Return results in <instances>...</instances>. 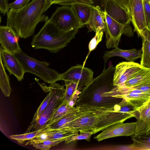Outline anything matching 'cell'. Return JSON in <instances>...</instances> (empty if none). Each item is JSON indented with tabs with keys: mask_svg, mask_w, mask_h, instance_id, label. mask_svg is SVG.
<instances>
[{
	"mask_svg": "<svg viewBox=\"0 0 150 150\" xmlns=\"http://www.w3.org/2000/svg\"><path fill=\"white\" fill-rule=\"evenodd\" d=\"M80 109L77 116L61 128L78 132H91L95 134L111 125L137 117V111L131 105L123 102L116 105L113 109L80 107Z\"/></svg>",
	"mask_w": 150,
	"mask_h": 150,
	"instance_id": "1",
	"label": "cell"
},
{
	"mask_svg": "<svg viewBox=\"0 0 150 150\" xmlns=\"http://www.w3.org/2000/svg\"><path fill=\"white\" fill-rule=\"evenodd\" d=\"M115 67L111 65L103 69L98 76L81 91L75 105L86 108L114 109L122 98L107 96L106 93L112 91L113 85Z\"/></svg>",
	"mask_w": 150,
	"mask_h": 150,
	"instance_id": "2",
	"label": "cell"
},
{
	"mask_svg": "<svg viewBox=\"0 0 150 150\" xmlns=\"http://www.w3.org/2000/svg\"><path fill=\"white\" fill-rule=\"evenodd\" d=\"M48 8L47 0H33L19 10L10 9L7 13V26L18 37L27 38L34 34L38 23L47 20L43 14Z\"/></svg>",
	"mask_w": 150,
	"mask_h": 150,
	"instance_id": "3",
	"label": "cell"
},
{
	"mask_svg": "<svg viewBox=\"0 0 150 150\" xmlns=\"http://www.w3.org/2000/svg\"><path fill=\"white\" fill-rule=\"evenodd\" d=\"M79 29L67 32L61 31L47 20L39 32L33 38L31 45L35 49H43L56 53L75 38Z\"/></svg>",
	"mask_w": 150,
	"mask_h": 150,
	"instance_id": "4",
	"label": "cell"
},
{
	"mask_svg": "<svg viewBox=\"0 0 150 150\" xmlns=\"http://www.w3.org/2000/svg\"><path fill=\"white\" fill-rule=\"evenodd\" d=\"M14 55L21 64L25 73L35 75L47 83H51L59 80L61 74L49 68L48 62L38 61L22 51Z\"/></svg>",
	"mask_w": 150,
	"mask_h": 150,
	"instance_id": "5",
	"label": "cell"
},
{
	"mask_svg": "<svg viewBox=\"0 0 150 150\" xmlns=\"http://www.w3.org/2000/svg\"><path fill=\"white\" fill-rule=\"evenodd\" d=\"M39 85L45 92L50 91V96L46 108L36 119L31 132L36 131L46 126L49 120L64 100L65 89L63 86L54 82L48 86Z\"/></svg>",
	"mask_w": 150,
	"mask_h": 150,
	"instance_id": "6",
	"label": "cell"
},
{
	"mask_svg": "<svg viewBox=\"0 0 150 150\" xmlns=\"http://www.w3.org/2000/svg\"><path fill=\"white\" fill-rule=\"evenodd\" d=\"M48 20L58 30L63 31L82 28L73 8L69 6L57 8Z\"/></svg>",
	"mask_w": 150,
	"mask_h": 150,
	"instance_id": "7",
	"label": "cell"
},
{
	"mask_svg": "<svg viewBox=\"0 0 150 150\" xmlns=\"http://www.w3.org/2000/svg\"><path fill=\"white\" fill-rule=\"evenodd\" d=\"M106 94L107 96L124 99L137 111L150 99V93L122 85L115 86Z\"/></svg>",
	"mask_w": 150,
	"mask_h": 150,
	"instance_id": "8",
	"label": "cell"
},
{
	"mask_svg": "<svg viewBox=\"0 0 150 150\" xmlns=\"http://www.w3.org/2000/svg\"><path fill=\"white\" fill-rule=\"evenodd\" d=\"M104 12L105 16L106 46L107 48L117 46L122 34L129 37L133 35L134 32L130 25L120 24Z\"/></svg>",
	"mask_w": 150,
	"mask_h": 150,
	"instance_id": "9",
	"label": "cell"
},
{
	"mask_svg": "<svg viewBox=\"0 0 150 150\" xmlns=\"http://www.w3.org/2000/svg\"><path fill=\"white\" fill-rule=\"evenodd\" d=\"M93 74L91 69L78 64L72 67L65 72L61 74L59 80L77 83L83 89L93 80Z\"/></svg>",
	"mask_w": 150,
	"mask_h": 150,
	"instance_id": "10",
	"label": "cell"
},
{
	"mask_svg": "<svg viewBox=\"0 0 150 150\" xmlns=\"http://www.w3.org/2000/svg\"><path fill=\"white\" fill-rule=\"evenodd\" d=\"M143 67L140 64L134 62H122L115 67L113 85L120 86L135 76Z\"/></svg>",
	"mask_w": 150,
	"mask_h": 150,
	"instance_id": "11",
	"label": "cell"
},
{
	"mask_svg": "<svg viewBox=\"0 0 150 150\" xmlns=\"http://www.w3.org/2000/svg\"><path fill=\"white\" fill-rule=\"evenodd\" d=\"M137 122H120L108 127L94 137L99 142L109 138L122 136H132L135 134Z\"/></svg>",
	"mask_w": 150,
	"mask_h": 150,
	"instance_id": "12",
	"label": "cell"
},
{
	"mask_svg": "<svg viewBox=\"0 0 150 150\" xmlns=\"http://www.w3.org/2000/svg\"><path fill=\"white\" fill-rule=\"evenodd\" d=\"M16 33L10 27L7 26L0 27V48L13 54L21 52Z\"/></svg>",
	"mask_w": 150,
	"mask_h": 150,
	"instance_id": "13",
	"label": "cell"
},
{
	"mask_svg": "<svg viewBox=\"0 0 150 150\" xmlns=\"http://www.w3.org/2000/svg\"><path fill=\"white\" fill-rule=\"evenodd\" d=\"M129 8L132 18V23L134 26V32L138 37H141V32L146 27L145 20L143 0H130Z\"/></svg>",
	"mask_w": 150,
	"mask_h": 150,
	"instance_id": "14",
	"label": "cell"
},
{
	"mask_svg": "<svg viewBox=\"0 0 150 150\" xmlns=\"http://www.w3.org/2000/svg\"><path fill=\"white\" fill-rule=\"evenodd\" d=\"M0 57L4 67L10 74L14 75L18 81L23 79L25 73L23 68L15 56L0 48Z\"/></svg>",
	"mask_w": 150,
	"mask_h": 150,
	"instance_id": "15",
	"label": "cell"
},
{
	"mask_svg": "<svg viewBox=\"0 0 150 150\" xmlns=\"http://www.w3.org/2000/svg\"><path fill=\"white\" fill-rule=\"evenodd\" d=\"M104 12L119 23L130 25L132 21L131 15L119 5L112 0H108Z\"/></svg>",
	"mask_w": 150,
	"mask_h": 150,
	"instance_id": "16",
	"label": "cell"
},
{
	"mask_svg": "<svg viewBox=\"0 0 150 150\" xmlns=\"http://www.w3.org/2000/svg\"><path fill=\"white\" fill-rule=\"evenodd\" d=\"M137 111V125L134 135L146 133L150 129V99Z\"/></svg>",
	"mask_w": 150,
	"mask_h": 150,
	"instance_id": "17",
	"label": "cell"
},
{
	"mask_svg": "<svg viewBox=\"0 0 150 150\" xmlns=\"http://www.w3.org/2000/svg\"><path fill=\"white\" fill-rule=\"evenodd\" d=\"M88 32L93 31L95 33L103 30L105 31V16L104 11L98 6H92L89 20L86 25Z\"/></svg>",
	"mask_w": 150,
	"mask_h": 150,
	"instance_id": "18",
	"label": "cell"
},
{
	"mask_svg": "<svg viewBox=\"0 0 150 150\" xmlns=\"http://www.w3.org/2000/svg\"><path fill=\"white\" fill-rule=\"evenodd\" d=\"M142 50H138L135 48L123 50L119 48L117 46L109 51L105 52L103 56L105 65L108 59L111 57L119 56L125 59L127 62H134L135 60L141 58Z\"/></svg>",
	"mask_w": 150,
	"mask_h": 150,
	"instance_id": "19",
	"label": "cell"
},
{
	"mask_svg": "<svg viewBox=\"0 0 150 150\" xmlns=\"http://www.w3.org/2000/svg\"><path fill=\"white\" fill-rule=\"evenodd\" d=\"M142 46L140 64L144 68L150 69V30L146 28L141 33Z\"/></svg>",
	"mask_w": 150,
	"mask_h": 150,
	"instance_id": "20",
	"label": "cell"
},
{
	"mask_svg": "<svg viewBox=\"0 0 150 150\" xmlns=\"http://www.w3.org/2000/svg\"><path fill=\"white\" fill-rule=\"evenodd\" d=\"M82 27L88 23L91 13L92 6L82 4H75L71 5Z\"/></svg>",
	"mask_w": 150,
	"mask_h": 150,
	"instance_id": "21",
	"label": "cell"
},
{
	"mask_svg": "<svg viewBox=\"0 0 150 150\" xmlns=\"http://www.w3.org/2000/svg\"><path fill=\"white\" fill-rule=\"evenodd\" d=\"M133 144L130 148L133 150H150V133L133 135Z\"/></svg>",
	"mask_w": 150,
	"mask_h": 150,
	"instance_id": "22",
	"label": "cell"
},
{
	"mask_svg": "<svg viewBox=\"0 0 150 150\" xmlns=\"http://www.w3.org/2000/svg\"><path fill=\"white\" fill-rule=\"evenodd\" d=\"M150 78V69L143 68L135 76L121 85L128 88L132 87L140 84Z\"/></svg>",
	"mask_w": 150,
	"mask_h": 150,
	"instance_id": "23",
	"label": "cell"
},
{
	"mask_svg": "<svg viewBox=\"0 0 150 150\" xmlns=\"http://www.w3.org/2000/svg\"><path fill=\"white\" fill-rule=\"evenodd\" d=\"M64 100L55 111L47 123L46 126H50L56 122L66 114L75 108Z\"/></svg>",
	"mask_w": 150,
	"mask_h": 150,
	"instance_id": "24",
	"label": "cell"
},
{
	"mask_svg": "<svg viewBox=\"0 0 150 150\" xmlns=\"http://www.w3.org/2000/svg\"><path fill=\"white\" fill-rule=\"evenodd\" d=\"M80 106H76L74 109L64 115L57 122L50 125V127L53 129L62 128L66 124L77 116L80 112Z\"/></svg>",
	"mask_w": 150,
	"mask_h": 150,
	"instance_id": "25",
	"label": "cell"
},
{
	"mask_svg": "<svg viewBox=\"0 0 150 150\" xmlns=\"http://www.w3.org/2000/svg\"><path fill=\"white\" fill-rule=\"evenodd\" d=\"M0 87L1 90L6 97H9L12 91L9 84L8 76L7 74L5 67L1 59L0 60Z\"/></svg>",
	"mask_w": 150,
	"mask_h": 150,
	"instance_id": "26",
	"label": "cell"
},
{
	"mask_svg": "<svg viewBox=\"0 0 150 150\" xmlns=\"http://www.w3.org/2000/svg\"><path fill=\"white\" fill-rule=\"evenodd\" d=\"M64 83L66 89L64 100L69 103L77 91H81L83 88L79 86L77 83L64 81Z\"/></svg>",
	"mask_w": 150,
	"mask_h": 150,
	"instance_id": "27",
	"label": "cell"
},
{
	"mask_svg": "<svg viewBox=\"0 0 150 150\" xmlns=\"http://www.w3.org/2000/svg\"><path fill=\"white\" fill-rule=\"evenodd\" d=\"M50 92L49 91L48 94L45 97L37 109L30 125L25 133H27L31 132L36 119L43 112L47 106L50 99Z\"/></svg>",
	"mask_w": 150,
	"mask_h": 150,
	"instance_id": "28",
	"label": "cell"
},
{
	"mask_svg": "<svg viewBox=\"0 0 150 150\" xmlns=\"http://www.w3.org/2000/svg\"><path fill=\"white\" fill-rule=\"evenodd\" d=\"M53 132L48 140L66 139L69 137L79 134L78 131L66 130L62 128L53 129Z\"/></svg>",
	"mask_w": 150,
	"mask_h": 150,
	"instance_id": "29",
	"label": "cell"
},
{
	"mask_svg": "<svg viewBox=\"0 0 150 150\" xmlns=\"http://www.w3.org/2000/svg\"><path fill=\"white\" fill-rule=\"evenodd\" d=\"M42 129V128L21 134L12 135L10 137L11 138L16 141L19 144H22L26 141H29L34 139Z\"/></svg>",
	"mask_w": 150,
	"mask_h": 150,
	"instance_id": "30",
	"label": "cell"
},
{
	"mask_svg": "<svg viewBox=\"0 0 150 150\" xmlns=\"http://www.w3.org/2000/svg\"><path fill=\"white\" fill-rule=\"evenodd\" d=\"M104 32L103 30L97 32L94 37L90 41L88 46L89 52L84 62L83 66L90 52L96 48L98 44L102 40Z\"/></svg>",
	"mask_w": 150,
	"mask_h": 150,
	"instance_id": "31",
	"label": "cell"
},
{
	"mask_svg": "<svg viewBox=\"0 0 150 150\" xmlns=\"http://www.w3.org/2000/svg\"><path fill=\"white\" fill-rule=\"evenodd\" d=\"M80 134H74L68 137L65 140V143L68 144L71 142L77 140L85 139L89 141L91 135L93 134L91 132L81 131Z\"/></svg>",
	"mask_w": 150,
	"mask_h": 150,
	"instance_id": "32",
	"label": "cell"
},
{
	"mask_svg": "<svg viewBox=\"0 0 150 150\" xmlns=\"http://www.w3.org/2000/svg\"><path fill=\"white\" fill-rule=\"evenodd\" d=\"M75 4H82L92 6V0H57L54 4L63 6H71Z\"/></svg>",
	"mask_w": 150,
	"mask_h": 150,
	"instance_id": "33",
	"label": "cell"
},
{
	"mask_svg": "<svg viewBox=\"0 0 150 150\" xmlns=\"http://www.w3.org/2000/svg\"><path fill=\"white\" fill-rule=\"evenodd\" d=\"M30 0H16L14 2L8 4L9 8L15 10H19L25 7Z\"/></svg>",
	"mask_w": 150,
	"mask_h": 150,
	"instance_id": "34",
	"label": "cell"
},
{
	"mask_svg": "<svg viewBox=\"0 0 150 150\" xmlns=\"http://www.w3.org/2000/svg\"><path fill=\"white\" fill-rule=\"evenodd\" d=\"M144 15L147 28L150 30V3L143 0Z\"/></svg>",
	"mask_w": 150,
	"mask_h": 150,
	"instance_id": "35",
	"label": "cell"
},
{
	"mask_svg": "<svg viewBox=\"0 0 150 150\" xmlns=\"http://www.w3.org/2000/svg\"><path fill=\"white\" fill-rule=\"evenodd\" d=\"M132 88L150 93V78L140 84Z\"/></svg>",
	"mask_w": 150,
	"mask_h": 150,
	"instance_id": "36",
	"label": "cell"
},
{
	"mask_svg": "<svg viewBox=\"0 0 150 150\" xmlns=\"http://www.w3.org/2000/svg\"><path fill=\"white\" fill-rule=\"evenodd\" d=\"M112 0L119 5L130 15L129 8V4L130 0Z\"/></svg>",
	"mask_w": 150,
	"mask_h": 150,
	"instance_id": "37",
	"label": "cell"
},
{
	"mask_svg": "<svg viewBox=\"0 0 150 150\" xmlns=\"http://www.w3.org/2000/svg\"><path fill=\"white\" fill-rule=\"evenodd\" d=\"M92 6H98L100 9L104 12L105 6L108 0H92Z\"/></svg>",
	"mask_w": 150,
	"mask_h": 150,
	"instance_id": "38",
	"label": "cell"
},
{
	"mask_svg": "<svg viewBox=\"0 0 150 150\" xmlns=\"http://www.w3.org/2000/svg\"><path fill=\"white\" fill-rule=\"evenodd\" d=\"M66 139H61L55 140H47L42 142L40 143L48 145L50 147L56 146L59 144L64 141Z\"/></svg>",
	"mask_w": 150,
	"mask_h": 150,
	"instance_id": "39",
	"label": "cell"
},
{
	"mask_svg": "<svg viewBox=\"0 0 150 150\" xmlns=\"http://www.w3.org/2000/svg\"><path fill=\"white\" fill-rule=\"evenodd\" d=\"M9 8L7 0H0V11L1 13L4 15L7 13Z\"/></svg>",
	"mask_w": 150,
	"mask_h": 150,
	"instance_id": "40",
	"label": "cell"
},
{
	"mask_svg": "<svg viewBox=\"0 0 150 150\" xmlns=\"http://www.w3.org/2000/svg\"><path fill=\"white\" fill-rule=\"evenodd\" d=\"M36 149L41 150H48L50 149L51 147L44 144L42 143H34L32 145Z\"/></svg>",
	"mask_w": 150,
	"mask_h": 150,
	"instance_id": "41",
	"label": "cell"
},
{
	"mask_svg": "<svg viewBox=\"0 0 150 150\" xmlns=\"http://www.w3.org/2000/svg\"><path fill=\"white\" fill-rule=\"evenodd\" d=\"M56 0H47L48 8H49L52 4H54V2Z\"/></svg>",
	"mask_w": 150,
	"mask_h": 150,
	"instance_id": "42",
	"label": "cell"
},
{
	"mask_svg": "<svg viewBox=\"0 0 150 150\" xmlns=\"http://www.w3.org/2000/svg\"><path fill=\"white\" fill-rule=\"evenodd\" d=\"M145 0V1H147L148 2H150V0Z\"/></svg>",
	"mask_w": 150,
	"mask_h": 150,
	"instance_id": "43",
	"label": "cell"
},
{
	"mask_svg": "<svg viewBox=\"0 0 150 150\" xmlns=\"http://www.w3.org/2000/svg\"><path fill=\"white\" fill-rule=\"evenodd\" d=\"M146 133H150V129L149 131L148 132H147Z\"/></svg>",
	"mask_w": 150,
	"mask_h": 150,
	"instance_id": "44",
	"label": "cell"
},
{
	"mask_svg": "<svg viewBox=\"0 0 150 150\" xmlns=\"http://www.w3.org/2000/svg\"></svg>",
	"mask_w": 150,
	"mask_h": 150,
	"instance_id": "45",
	"label": "cell"
}]
</instances>
